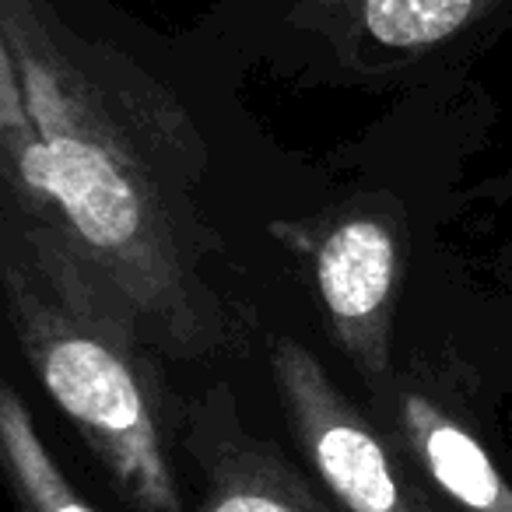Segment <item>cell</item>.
I'll return each instance as SVG.
<instances>
[{
  "instance_id": "cell-5",
  "label": "cell",
  "mask_w": 512,
  "mask_h": 512,
  "mask_svg": "<svg viewBox=\"0 0 512 512\" xmlns=\"http://www.w3.org/2000/svg\"><path fill=\"white\" fill-rule=\"evenodd\" d=\"M179 432L204 481L197 512H341L281 449L246 432L228 386L190 400Z\"/></svg>"
},
{
  "instance_id": "cell-4",
  "label": "cell",
  "mask_w": 512,
  "mask_h": 512,
  "mask_svg": "<svg viewBox=\"0 0 512 512\" xmlns=\"http://www.w3.org/2000/svg\"><path fill=\"white\" fill-rule=\"evenodd\" d=\"M313 281L337 344L365 383H393L390 330L400 285V239L379 214H348L313 246Z\"/></svg>"
},
{
  "instance_id": "cell-6",
  "label": "cell",
  "mask_w": 512,
  "mask_h": 512,
  "mask_svg": "<svg viewBox=\"0 0 512 512\" xmlns=\"http://www.w3.org/2000/svg\"><path fill=\"white\" fill-rule=\"evenodd\" d=\"M351 57L407 64L512 22V0H302Z\"/></svg>"
},
{
  "instance_id": "cell-3",
  "label": "cell",
  "mask_w": 512,
  "mask_h": 512,
  "mask_svg": "<svg viewBox=\"0 0 512 512\" xmlns=\"http://www.w3.org/2000/svg\"><path fill=\"white\" fill-rule=\"evenodd\" d=\"M271 376L309 467L344 512H439L313 351L274 337Z\"/></svg>"
},
{
  "instance_id": "cell-2",
  "label": "cell",
  "mask_w": 512,
  "mask_h": 512,
  "mask_svg": "<svg viewBox=\"0 0 512 512\" xmlns=\"http://www.w3.org/2000/svg\"><path fill=\"white\" fill-rule=\"evenodd\" d=\"M0 299L53 404L130 512H190L165 442V390L134 309L53 221L0 193Z\"/></svg>"
},
{
  "instance_id": "cell-10",
  "label": "cell",
  "mask_w": 512,
  "mask_h": 512,
  "mask_svg": "<svg viewBox=\"0 0 512 512\" xmlns=\"http://www.w3.org/2000/svg\"><path fill=\"white\" fill-rule=\"evenodd\" d=\"M498 186H502L505 193H512V165H509V169L502 172V179H498Z\"/></svg>"
},
{
  "instance_id": "cell-1",
  "label": "cell",
  "mask_w": 512,
  "mask_h": 512,
  "mask_svg": "<svg viewBox=\"0 0 512 512\" xmlns=\"http://www.w3.org/2000/svg\"><path fill=\"white\" fill-rule=\"evenodd\" d=\"M0 36L39 134L29 214L53 221L127 299L155 351H225L232 316L200 274L211 239L197 130L148 81L64 36L36 0H0Z\"/></svg>"
},
{
  "instance_id": "cell-7",
  "label": "cell",
  "mask_w": 512,
  "mask_h": 512,
  "mask_svg": "<svg viewBox=\"0 0 512 512\" xmlns=\"http://www.w3.org/2000/svg\"><path fill=\"white\" fill-rule=\"evenodd\" d=\"M390 404L400 446L439 495L460 512H512L509 477L467 425L414 386H393Z\"/></svg>"
},
{
  "instance_id": "cell-8",
  "label": "cell",
  "mask_w": 512,
  "mask_h": 512,
  "mask_svg": "<svg viewBox=\"0 0 512 512\" xmlns=\"http://www.w3.org/2000/svg\"><path fill=\"white\" fill-rule=\"evenodd\" d=\"M0 477L15 512H95L39 435L32 411L0 379Z\"/></svg>"
},
{
  "instance_id": "cell-9",
  "label": "cell",
  "mask_w": 512,
  "mask_h": 512,
  "mask_svg": "<svg viewBox=\"0 0 512 512\" xmlns=\"http://www.w3.org/2000/svg\"><path fill=\"white\" fill-rule=\"evenodd\" d=\"M39 162V134L25 109L22 78L8 39L0 36V193L18 207H32V176Z\"/></svg>"
}]
</instances>
